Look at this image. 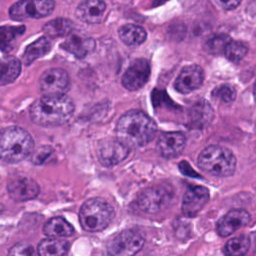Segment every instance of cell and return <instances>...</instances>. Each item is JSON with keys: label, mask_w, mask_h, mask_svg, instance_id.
I'll use <instances>...</instances> for the list:
<instances>
[{"label": "cell", "mask_w": 256, "mask_h": 256, "mask_svg": "<svg viewBox=\"0 0 256 256\" xmlns=\"http://www.w3.org/2000/svg\"><path fill=\"white\" fill-rule=\"evenodd\" d=\"M69 247V242L63 238L47 237L40 241L37 251L39 256H64Z\"/></svg>", "instance_id": "obj_20"}, {"label": "cell", "mask_w": 256, "mask_h": 256, "mask_svg": "<svg viewBox=\"0 0 256 256\" xmlns=\"http://www.w3.org/2000/svg\"><path fill=\"white\" fill-rule=\"evenodd\" d=\"M172 200V192L163 185L148 187L137 196L136 203L146 213H158L168 207Z\"/></svg>", "instance_id": "obj_7"}, {"label": "cell", "mask_w": 256, "mask_h": 256, "mask_svg": "<svg viewBox=\"0 0 256 256\" xmlns=\"http://www.w3.org/2000/svg\"><path fill=\"white\" fill-rule=\"evenodd\" d=\"M24 31V26H0V49L2 51L11 50L16 38Z\"/></svg>", "instance_id": "obj_27"}, {"label": "cell", "mask_w": 256, "mask_h": 256, "mask_svg": "<svg viewBox=\"0 0 256 256\" xmlns=\"http://www.w3.org/2000/svg\"><path fill=\"white\" fill-rule=\"evenodd\" d=\"M130 148L118 138H106L99 142L97 156L105 167H112L122 162L129 154Z\"/></svg>", "instance_id": "obj_10"}, {"label": "cell", "mask_w": 256, "mask_h": 256, "mask_svg": "<svg viewBox=\"0 0 256 256\" xmlns=\"http://www.w3.org/2000/svg\"><path fill=\"white\" fill-rule=\"evenodd\" d=\"M250 222V215L243 209H233L226 213L217 224V232L220 236L226 237L236 230L246 226Z\"/></svg>", "instance_id": "obj_16"}, {"label": "cell", "mask_w": 256, "mask_h": 256, "mask_svg": "<svg viewBox=\"0 0 256 256\" xmlns=\"http://www.w3.org/2000/svg\"><path fill=\"white\" fill-rule=\"evenodd\" d=\"M210 193L205 186L190 185L183 197L182 211L186 216H195L209 200Z\"/></svg>", "instance_id": "obj_12"}, {"label": "cell", "mask_w": 256, "mask_h": 256, "mask_svg": "<svg viewBox=\"0 0 256 256\" xmlns=\"http://www.w3.org/2000/svg\"><path fill=\"white\" fill-rule=\"evenodd\" d=\"M7 192L12 200L23 202L36 198L40 192V187L35 180L22 177L10 180L7 184Z\"/></svg>", "instance_id": "obj_13"}, {"label": "cell", "mask_w": 256, "mask_h": 256, "mask_svg": "<svg viewBox=\"0 0 256 256\" xmlns=\"http://www.w3.org/2000/svg\"><path fill=\"white\" fill-rule=\"evenodd\" d=\"M119 37L128 46H138L142 44L147 37L146 31L138 25L126 24L122 26L119 31Z\"/></svg>", "instance_id": "obj_23"}, {"label": "cell", "mask_w": 256, "mask_h": 256, "mask_svg": "<svg viewBox=\"0 0 256 256\" xmlns=\"http://www.w3.org/2000/svg\"><path fill=\"white\" fill-rule=\"evenodd\" d=\"M254 98H255V101H256V82H255V85H254Z\"/></svg>", "instance_id": "obj_36"}, {"label": "cell", "mask_w": 256, "mask_h": 256, "mask_svg": "<svg viewBox=\"0 0 256 256\" xmlns=\"http://www.w3.org/2000/svg\"><path fill=\"white\" fill-rule=\"evenodd\" d=\"M216 2L224 10H232L240 4L241 0H216Z\"/></svg>", "instance_id": "obj_33"}, {"label": "cell", "mask_w": 256, "mask_h": 256, "mask_svg": "<svg viewBox=\"0 0 256 256\" xmlns=\"http://www.w3.org/2000/svg\"><path fill=\"white\" fill-rule=\"evenodd\" d=\"M248 52V47L246 44L240 41H230L226 46L224 53L231 62H239L242 60Z\"/></svg>", "instance_id": "obj_29"}, {"label": "cell", "mask_w": 256, "mask_h": 256, "mask_svg": "<svg viewBox=\"0 0 256 256\" xmlns=\"http://www.w3.org/2000/svg\"><path fill=\"white\" fill-rule=\"evenodd\" d=\"M204 80V72L198 65L185 66L174 82L175 89L183 94L190 93L198 89Z\"/></svg>", "instance_id": "obj_14"}, {"label": "cell", "mask_w": 256, "mask_h": 256, "mask_svg": "<svg viewBox=\"0 0 256 256\" xmlns=\"http://www.w3.org/2000/svg\"><path fill=\"white\" fill-rule=\"evenodd\" d=\"M186 145V137L183 133L174 132H164L157 140V149L162 157L165 158H175L179 156Z\"/></svg>", "instance_id": "obj_15"}, {"label": "cell", "mask_w": 256, "mask_h": 256, "mask_svg": "<svg viewBox=\"0 0 256 256\" xmlns=\"http://www.w3.org/2000/svg\"><path fill=\"white\" fill-rule=\"evenodd\" d=\"M231 41V38L226 34H218L210 37L204 44V50L210 54H221L224 53V50L228 43Z\"/></svg>", "instance_id": "obj_28"}, {"label": "cell", "mask_w": 256, "mask_h": 256, "mask_svg": "<svg viewBox=\"0 0 256 256\" xmlns=\"http://www.w3.org/2000/svg\"><path fill=\"white\" fill-rule=\"evenodd\" d=\"M199 168L217 177L231 176L236 169V158L228 148L211 145L206 147L198 156Z\"/></svg>", "instance_id": "obj_4"}, {"label": "cell", "mask_w": 256, "mask_h": 256, "mask_svg": "<svg viewBox=\"0 0 256 256\" xmlns=\"http://www.w3.org/2000/svg\"><path fill=\"white\" fill-rule=\"evenodd\" d=\"M165 1H166V0H154V2H155L156 5H159V4H161V3L165 2Z\"/></svg>", "instance_id": "obj_35"}, {"label": "cell", "mask_w": 256, "mask_h": 256, "mask_svg": "<svg viewBox=\"0 0 256 256\" xmlns=\"http://www.w3.org/2000/svg\"><path fill=\"white\" fill-rule=\"evenodd\" d=\"M8 256H39V254L37 249L31 243L21 241L9 249Z\"/></svg>", "instance_id": "obj_30"}, {"label": "cell", "mask_w": 256, "mask_h": 256, "mask_svg": "<svg viewBox=\"0 0 256 256\" xmlns=\"http://www.w3.org/2000/svg\"><path fill=\"white\" fill-rule=\"evenodd\" d=\"M250 248V239L246 235H239L229 239L223 248L226 256H245Z\"/></svg>", "instance_id": "obj_26"}, {"label": "cell", "mask_w": 256, "mask_h": 256, "mask_svg": "<svg viewBox=\"0 0 256 256\" xmlns=\"http://www.w3.org/2000/svg\"><path fill=\"white\" fill-rule=\"evenodd\" d=\"M73 29V22L67 18H55L43 26V31L50 37L67 36Z\"/></svg>", "instance_id": "obj_25"}, {"label": "cell", "mask_w": 256, "mask_h": 256, "mask_svg": "<svg viewBox=\"0 0 256 256\" xmlns=\"http://www.w3.org/2000/svg\"><path fill=\"white\" fill-rule=\"evenodd\" d=\"M39 85L44 96L65 95L70 86V79L64 69L50 68L41 74Z\"/></svg>", "instance_id": "obj_9"}, {"label": "cell", "mask_w": 256, "mask_h": 256, "mask_svg": "<svg viewBox=\"0 0 256 256\" xmlns=\"http://www.w3.org/2000/svg\"><path fill=\"white\" fill-rule=\"evenodd\" d=\"M157 125L152 118L140 110L124 113L116 125L117 138L129 148L141 147L156 135Z\"/></svg>", "instance_id": "obj_1"}, {"label": "cell", "mask_w": 256, "mask_h": 256, "mask_svg": "<svg viewBox=\"0 0 256 256\" xmlns=\"http://www.w3.org/2000/svg\"><path fill=\"white\" fill-rule=\"evenodd\" d=\"M150 64L146 59H135L122 77V85L129 91L142 88L149 80Z\"/></svg>", "instance_id": "obj_11"}, {"label": "cell", "mask_w": 256, "mask_h": 256, "mask_svg": "<svg viewBox=\"0 0 256 256\" xmlns=\"http://www.w3.org/2000/svg\"><path fill=\"white\" fill-rule=\"evenodd\" d=\"M179 169L182 171V173H184L185 175H189V176H192V177H199V175H197L195 173V171L193 169H191L189 163H186L185 161H182L180 164H179Z\"/></svg>", "instance_id": "obj_34"}, {"label": "cell", "mask_w": 256, "mask_h": 256, "mask_svg": "<svg viewBox=\"0 0 256 256\" xmlns=\"http://www.w3.org/2000/svg\"><path fill=\"white\" fill-rule=\"evenodd\" d=\"M212 95L215 98H218V99L222 100L223 102L228 103V102H232L235 99L236 91L231 85L224 84V85H221V86L217 87L212 92Z\"/></svg>", "instance_id": "obj_31"}, {"label": "cell", "mask_w": 256, "mask_h": 256, "mask_svg": "<svg viewBox=\"0 0 256 256\" xmlns=\"http://www.w3.org/2000/svg\"><path fill=\"white\" fill-rule=\"evenodd\" d=\"M60 47L77 58H83L94 49L95 41L90 37L71 34L63 43H61Z\"/></svg>", "instance_id": "obj_19"}, {"label": "cell", "mask_w": 256, "mask_h": 256, "mask_svg": "<svg viewBox=\"0 0 256 256\" xmlns=\"http://www.w3.org/2000/svg\"><path fill=\"white\" fill-rule=\"evenodd\" d=\"M30 133L19 126H8L0 130V159L16 163L30 156L34 150Z\"/></svg>", "instance_id": "obj_3"}, {"label": "cell", "mask_w": 256, "mask_h": 256, "mask_svg": "<svg viewBox=\"0 0 256 256\" xmlns=\"http://www.w3.org/2000/svg\"><path fill=\"white\" fill-rule=\"evenodd\" d=\"M21 72V62L13 57L8 56L0 60V86L12 83L17 79Z\"/></svg>", "instance_id": "obj_21"}, {"label": "cell", "mask_w": 256, "mask_h": 256, "mask_svg": "<svg viewBox=\"0 0 256 256\" xmlns=\"http://www.w3.org/2000/svg\"><path fill=\"white\" fill-rule=\"evenodd\" d=\"M74 109L73 101L66 95H43L32 104L30 116L32 121L39 126L56 127L68 122Z\"/></svg>", "instance_id": "obj_2"}, {"label": "cell", "mask_w": 256, "mask_h": 256, "mask_svg": "<svg viewBox=\"0 0 256 256\" xmlns=\"http://www.w3.org/2000/svg\"><path fill=\"white\" fill-rule=\"evenodd\" d=\"M144 235L135 229H126L115 235L107 244L108 256H134L144 246Z\"/></svg>", "instance_id": "obj_6"}, {"label": "cell", "mask_w": 256, "mask_h": 256, "mask_svg": "<svg viewBox=\"0 0 256 256\" xmlns=\"http://www.w3.org/2000/svg\"><path fill=\"white\" fill-rule=\"evenodd\" d=\"M53 152L52 147L50 146H41L39 147V149H37L34 153L31 154V161L36 164V165H40L42 164L49 156L50 154Z\"/></svg>", "instance_id": "obj_32"}, {"label": "cell", "mask_w": 256, "mask_h": 256, "mask_svg": "<svg viewBox=\"0 0 256 256\" xmlns=\"http://www.w3.org/2000/svg\"><path fill=\"white\" fill-rule=\"evenodd\" d=\"M43 232L47 237L64 238L71 236L74 233V228L64 218L53 217L45 223Z\"/></svg>", "instance_id": "obj_22"}, {"label": "cell", "mask_w": 256, "mask_h": 256, "mask_svg": "<svg viewBox=\"0 0 256 256\" xmlns=\"http://www.w3.org/2000/svg\"><path fill=\"white\" fill-rule=\"evenodd\" d=\"M51 44L47 37L43 36L27 46L23 53V62L25 65H30L39 57L44 56L50 50Z\"/></svg>", "instance_id": "obj_24"}, {"label": "cell", "mask_w": 256, "mask_h": 256, "mask_svg": "<svg viewBox=\"0 0 256 256\" xmlns=\"http://www.w3.org/2000/svg\"><path fill=\"white\" fill-rule=\"evenodd\" d=\"M114 217L113 207L103 198L95 197L86 200L79 211L82 228L88 232L104 230Z\"/></svg>", "instance_id": "obj_5"}, {"label": "cell", "mask_w": 256, "mask_h": 256, "mask_svg": "<svg viewBox=\"0 0 256 256\" xmlns=\"http://www.w3.org/2000/svg\"><path fill=\"white\" fill-rule=\"evenodd\" d=\"M214 111L206 100L195 102L188 113V122L192 128L204 129L212 122Z\"/></svg>", "instance_id": "obj_18"}, {"label": "cell", "mask_w": 256, "mask_h": 256, "mask_svg": "<svg viewBox=\"0 0 256 256\" xmlns=\"http://www.w3.org/2000/svg\"><path fill=\"white\" fill-rule=\"evenodd\" d=\"M54 7V0H19L10 7L9 14L16 21L29 18H43L50 15Z\"/></svg>", "instance_id": "obj_8"}, {"label": "cell", "mask_w": 256, "mask_h": 256, "mask_svg": "<svg viewBox=\"0 0 256 256\" xmlns=\"http://www.w3.org/2000/svg\"><path fill=\"white\" fill-rule=\"evenodd\" d=\"M106 11V4L103 0H84L76 8V17L88 24L102 22Z\"/></svg>", "instance_id": "obj_17"}]
</instances>
